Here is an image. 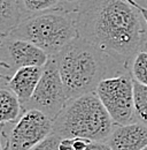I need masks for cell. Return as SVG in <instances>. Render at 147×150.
Returning <instances> with one entry per match:
<instances>
[{
  "mask_svg": "<svg viewBox=\"0 0 147 150\" xmlns=\"http://www.w3.org/2000/svg\"><path fill=\"white\" fill-rule=\"evenodd\" d=\"M114 127V121L95 91L68 99L53 120V133L62 139L82 137L105 142Z\"/></svg>",
  "mask_w": 147,
  "mask_h": 150,
  "instance_id": "cell-3",
  "label": "cell"
},
{
  "mask_svg": "<svg viewBox=\"0 0 147 150\" xmlns=\"http://www.w3.org/2000/svg\"><path fill=\"white\" fill-rule=\"evenodd\" d=\"M53 133V119L39 110H25L15 122L1 124V150H30Z\"/></svg>",
  "mask_w": 147,
  "mask_h": 150,
  "instance_id": "cell-5",
  "label": "cell"
},
{
  "mask_svg": "<svg viewBox=\"0 0 147 150\" xmlns=\"http://www.w3.org/2000/svg\"><path fill=\"white\" fill-rule=\"evenodd\" d=\"M24 20L20 0H0V34L7 35Z\"/></svg>",
  "mask_w": 147,
  "mask_h": 150,
  "instance_id": "cell-11",
  "label": "cell"
},
{
  "mask_svg": "<svg viewBox=\"0 0 147 150\" xmlns=\"http://www.w3.org/2000/svg\"><path fill=\"white\" fill-rule=\"evenodd\" d=\"M134 120L147 124V86L134 81Z\"/></svg>",
  "mask_w": 147,
  "mask_h": 150,
  "instance_id": "cell-15",
  "label": "cell"
},
{
  "mask_svg": "<svg viewBox=\"0 0 147 150\" xmlns=\"http://www.w3.org/2000/svg\"><path fill=\"white\" fill-rule=\"evenodd\" d=\"M50 59L46 51L25 39L1 36L0 43V81L8 80L16 71L28 66L44 67Z\"/></svg>",
  "mask_w": 147,
  "mask_h": 150,
  "instance_id": "cell-8",
  "label": "cell"
},
{
  "mask_svg": "<svg viewBox=\"0 0 147 150\" xmlns=\"http://www.w3.org/2000/svg\"><path fill=\"white\" fill-rule=\"evenodd\" d=\"M83 0H61V8L68 11H76Z\"/></svg>",
  "mask_w": 147,
  "mask_h": 150,
  "instance_id": "cell-17",
  "label": "cell"
},
{
  "mask_svg": "<svg viewBox=\"0 0 147 150\" xmlns=\"http://www.w3.org/2000/svg\"><path fill=\"white\" fill-rule=\"evenodd\" d=\"M75 12L78 37L128 68L132 58L145 49V19L139 8L127 0H83Z\"/></svg>",
  "mask_w": 147,
  "mask_h": 150,
  "instance_id": "cell-1",
  "label": "cell"
},
{
  "mask_svg": "<svg viewBox=\"0 0 147 150\" xmlns=\"http://www.w3.org/2000/svg\"><path fill=\"white\" fill-rule=\"evenodd\" d=\"M22 103L10 89L0 88V122H15L23 114Z\"/></svg>",
  "mask_w": 147,
  "mask_h": 150,
  "instance_id": "cell-12",
  "label": "cell"
},
{
  "mask_svg": "<svg viewBox=\"0 0 147 150\" xmlns=\"http://www.w3.org/2000/svg\"><path fill=\"white\" fill-rule=\"evenodd\" d=\"M129 72L133 80L147 86V50H140L129 64Z\"/></svg>",
  "mask_w": 147,
  "mask_h": 150,
  "instance_id": "cell-14",
  "label": "cell"
},
{
  "mask_svg": "<svg viewBox=\"0 0 147 150\" xmlns=\"http://www.w3.org/2000/svg\"><path fill=\"white\" fill-rule=\"evenodd\" d=\"M68 97L57 68L54 57H50L44 66L43 75L38 82L36 90L28 103L22 105L23 111L35 109L39 110L54 120L62 111Z\"/></svg>",
  "mask_w": 147,
  "mask_h": 150,
  "instance_id": "cell-7",
  "label": "cell"
},
{
  "mask_svg": "<svg viewBox=\"0 0 147 150\" xmlns=\"http://www.w3.org/2000/svg\"><path fill=\"white\" fill-rule=\"evenodd\" d=\"M139 4H140L141 6H144V7H147V0H141Z\"/></svg>",
  "mask_w": 147,
  "mask_h": 150,
  "instance_id": "cell-20",
  "label": "cell"
},
{
  "mask_svg": "<svg viewBox=\"0 0 147 150\" xmlns=\"http://www.w3.org/2000/svg\"><path fill=\"white\" fill-rule=\"evenodd\" d=\"M53 57L68 99L94 93L102 80L129 72L125 65L80 37Z\"/></svg>",
  "mask_w": 147,
  "mask_h": 150,
  "instance_id": "cell-2",
  "label": "cell"
},
{
  "mask_svg": "<svg viewBox=\"0 0 147 150\" xmlns=\"http://www.w3.org/2000/svg\"><path fill=\"white\" fill-rule=\"evenodd\" d=\"M7 35L31 42L53 57L78 37L76 12L59 8L32 15Z\"/></svg>",
  "mask_w": 147,
  "mask_h": 150,
  "instance_id": "cell-4",
  "label": "cell"
},
{
  "mask_svg": "<svg viewBox=\"0 0 147 150\" xmlns=\"http://www.w3.org/2000/svg\"><path fill=\"white\" fill-rule=\"evenodd\" d=\"M43 71L44 67L39 66H28L20 68L8 80L0 81L1 87L10 89L18 97L22 105H24L32 97L43 75Z\"/></svg>",
  "mask_w": 147,
  "mask_h": 150,
  "instance_id": "cell-10",
  "label": "cell"
},
{
  "mask_svg": "<svg viewBox=\"0 0 147 150\" xmlns=\"http://www.w3.org/2000/svg\"><path fill=\"white\" fill-rule=\"evenodd\" d=\"M127 1H129L131 5H133V6H136V7H138L139 8V6H140V4L137 1V0H127Z\"/></svg>",
  "mask_w": 147,
  "mask_h": 150,
  "instance_id": "cell-19",
  "label": "cell"
},
{
  "mask_svg": "<svg viewBox=\"0 0 147 150\" xmlns=\"http://www.w3.org/2000/svg\"><path fill=\"white\" fill-rule=\"evenodd\" d=\"M113 150H141L147 147V124L134 120L125 125H115L105 141Z\"/></svg>",
  "mask_w": 147,
  "mask_h": 150,
  "instance_id": "cell-9",
  "label": "cell"
},
{
  "mask_svg": "<svg viewBox=\"0 0 147 150\" xmlns=\"http://www.w3.org/2000/svg\"><path fill=\"white\" fill-rule=\"evenodd\" d=\"M134 80L130 72H123L102 80L95 93L115 125L134 121Z\"/></svg>",
  "mask_w": 147,
  "mask_h": 150,
  "instance_id": "cell-6",
  "label": "cell"
},
{
  "mask_svg": "<svg viewBox=\"0 0 147 150\" xmlns=\"http://www.w3.org/2000/svg\"><path fill=\"white\" fill-rule=\"evenodd\" d=\"M139 11L141 13V15L144 16L145 19V22H146V25H147V7H144V6H139ZM145 50H147V42H146V45H145Z\"/></svg>",
  "mask_w": 147,
  "mask_h": 150,
  "instance_id": "cell-18",
  "label": "cell"
},
{
  "mask_svg": "<svg viewBox=\"0 0 147 150\" xmlns=\"http://www.w3.org/2000/svg\"><path fill=\"white\" fill-rule=\"evenodd\" d=\"M24 20L44 12L61 8V0H20Z\"/></svg>",
  "mask_w": 147,
  "mask_h": 150,
  "instance_id": "cell-13",
  "label": "cell"
},
{
  "mask_svg": "<svg viewBox=\"0 0 147 150\" xmlns=\"http://www.w3.org/2000/svg\"><path fill=\"white\" fill-rule=\"evenodd\" d=\"M61 140H62L61 136H59L55 133H52L30 150H60Z\"/></svg>",
  "mask_w": 147,
  "mask_h": 150,
  "instance_id": "cell-16",
  "label": "cell"
},
{
  "mask_svg": "<svg viewBox=\"0 0 147 150\" xmlns=\"http://www.w3.org/2000/svg\"><path fill=\"white\" fill-rule=\"evenodd\" d=\"M141 150H147V147H145V148H144V149H141Z\"/></svg>",
  "mask_w": 147,
  "mask_h": 150,
  "instance_id": "cell-21",
  "label": "cell"
},
{
  "mask_svg": "<svg viewBox=\"0 0 147 150\" xmlns=\"http://www.w3.org/2000/svg\"><path fill=\"white\" fill-rule=\"evenodd\" d=\"M137 1H138V2H140V1H141V0H137Z\"/></svg>",
  "mask_w": 147,
  "mask_h": 150,
  "instance_id": "cell-22",
  "label": "cell"
}]
</instances>
